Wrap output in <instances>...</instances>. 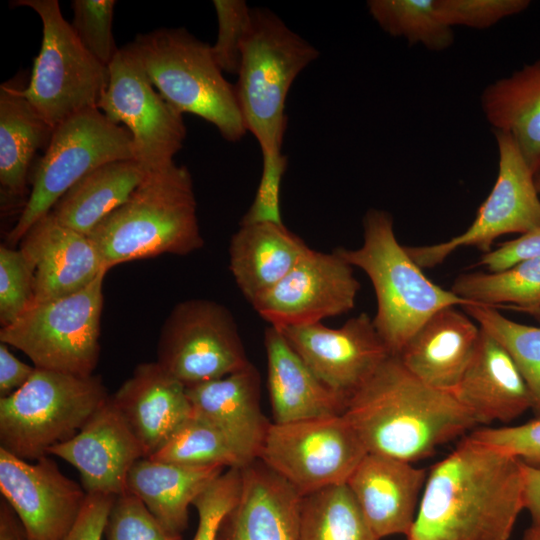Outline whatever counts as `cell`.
I'll return each instance as SVG.
<instances>
[{
  "label": "cell",
  "mask_w": 540,
  "mask_h": 540,
  "mask_svg": "<svg viewBox=\"0 0 540 540\" xmlns=\"http://www.w3.org/2000/svg\"><path fill=\"white\" fill-rule=\"evenodd\" d=\"M104 267L204 245L190 172L175 162L147 172L129 199L88 235Z\"/></svg>",
  "instance_id": "cell-4"
},
{
  "label": "cell",
  "mask_w": 540,
  "mask_h": 540,
  "mask_svg": "<svg viewBox=\"0 0 540 540\" xmlns=\"http://www.w3.org/2000/svg\"><path fill=\"white\" fill-rule=\"evenodd\" d=\"M107 272L76 293L34 303L13 323L1 327V343L22 351L35 368L92 376L100 355Z\"/></svg>",
  "instance_id": "cell-8"
},
{
  "label": "cell",
  "mask_w": 540,
  "mask_h": 540,
  "mask_svg": "<svg viewBox=\"0 0 540 540\" xmlns=\"http://www.w3.org/2000/svg\"><path fill=\"white\" fill-rule=\"evenodd\" d=\"M157 357L156 362L186 387L250 364L232 313L207 299L175 305L162 326Z\"/></svg>",
  "instance_id": "cell-12"
},
{
  "label": "cell",
  "mask_w": 540,
  "mask_h": 540,
  "mask_svg": "<svg viewBox=\"0 0 540 540\" xmlns=\"http://www.w3.org/2000/svg\"><path fill=\"white\" fill-rule=\"evenodd\" d=\"M342 415L368 453L410 463L477 425L451 392L419 380L397 355L388 356L349 396Z\"/></svg>",
  "instance_id": "cell-3"
},
{
  "label": "cell",
  "mask_w": 540,
  "mask_h": 540,
  "mask_svg": "<svg viewBox=\"0 0 540 540\" xmlns=\"http://www.w3.org/2000/svg\"><path fill=\"white\" fill-rule=\"evenodd\" d=\"M372 18L389 35L443 51L454 42L452 28L440 18L435 0H369Z\"/></svg>",
  "instance_id": "cell-34"
},
{
  "label": "cell",
  "mask_w": 540,
  "mask_h": 540,
  "mask_svg": "<svg viewBox=\"0 0 540 540\" xmlns=\"http://www.w3.org/2000/svg\"><path fill=\"white\" fill-rule=\"evenodd\" d=\"M111 398L146 458L158 452L193 415L186 386L158 362L139 364Z\"/></svg>",
  "instance_id": "cell-22"
},
{
  "label": "cell",
  "mask_w": 540,
  "mask_h": 540,
  "mask_svg": "<svg viewBox=\"0 0 540 540\" xmlns=\"http://www.w3.org/2000/svg\"><path fill=\"white\" fill-rule=\"evenodd\" d=\"M309 250L283 223L240 225L229 243V268L249 303L269 292Z\"/></svg>",
  "instance_id": "cell-27"
},
{
  "label": "cell",
  "mask_w": 540,
  "mask_h": 540,
  "mask_svg": "<svg viewBox=\"0 0 540 540\" xmlns=\"http://www.w3.org/2000/svg\"><path fill=\"white\" fill-rule=\"evenodd\" d=\"M462 307L510 355L529 389L531 410L540 418V327L512 321L493 307L480 304Z\"/></svg>",
  "instance_id": "cell-35"
},
{
  "label": "cell",
  "mask_w": 540,
  "mask_h": 540,
  "mask_svg": "<svg viewBox=\"0 0 540 540\" xmlns=\"http://www.w3.org/2000/svg\"><path fill=\"white\" fill-rule=\"evenodd\" d=\"M363 244L337 248L353 267L364 271L377 299L374 326L391 355H399L419 328L436 312L470 304L429 280L399 244L392 216L370 209L363 218Z\"/></svg>",
  "instance_id": "cell-5"
},
{
  "label": "cell",
  "mask_w": 540,
  "mask_h": 540,
  "mask_svg": "<svg viewBox=\"0 0 540 540\" xmlns=\"http://www.w3.org/2000/svg\"><path fill=\"white\" fill-rule=\"evenodd\" d=\"M451 393L477 424L508 423L532 409L529 389L514 361L481 328L472 360Z\"/></svg>",
  "instance_id": "cell-24"
},
{
  "label": "cell",
  "mask_w": 540,
  "mask_h": 540,
  "mask_svg": "<svg viewBox=\"0 0 540 540\" xmlns=\"http://www.w3.org/2000/svg\"><path fill=\"white\" fill-rule=\"evenodd\" d=\"M19 249L34 268V303L76 293L108 271L90 238L50 212L31 226Z\"/></svg>",
  "instance_id": "cell-19"
},
{
  "label": "cell",
  "mask_w": 540,
  "mask_h": 540,
  "mask_svg": "<svg viewBox=\"0 0 540 540\" xmlns=\"http://www.w3.org/2000/svg\"><path fill=\"white\" fill-rule=\"evenodd\" d=\"M303 495L255 459L241 468V489L217 540H299Z\"/></svg>",
  "instance_id": "cell-20"
},
{
  "label": "cell",
  "mask_w": 540,
  "mask_h": 540,
  "mask_svg": "<svg viewBox=\"0 0 540 540\" xmlns=\"http://www.w3.org/2000/svg\"><path fill=\"white\" fill-rule=\"evenodd\" d=\"M114 0H73V31L85 49L108 66L118 48L112 33Z\"/></svg>",
  "instance_id": "cell-38"
},
{
  "label": "cell",
  "mask_w": 540,
  "mask_h": 540,
  "mask_svg": "<svg viewBox=\"0 0 540 540\" xmlns=\"http://www.w3.org/2000/svg\"><path fill=\"white\" fill-rule=\"evenodd\" d=\"M299 540L379 539L345 483L303 495Z\"/></svg>",
  "instance_id": "cell-33"
},
{
  "label": "cell",
  "mask_w": 540,
  "mask_h": 540,
  "mask_svg": "<svg viewBox=\"0 0 540 540\" xmlns=\"http://www.w3.org/2000/svg\"><path fill=\"white\" fill-rule=\"evenodd\" d=\"M0 540H26L18 517L6 501L0 504Z\"/></svg>",
  "instance_id": "cell-48"
},
{
  "label": "cell",
  "mask_w": 540,
  "mask_h": 540,
  "mask_svg": "<svg viewBox=\"0 0 540 540\" xmlns=\"http://www.w3.org/2000/svg\"><path fill=\"white\" fill-rule=\"evenodd\" d=\"M499 152V170L495 184L477 211L473 223L448 241L423 246H405L408 255L421 268H433L453 251L475 246L491 251L494 240L502 235L526 234L540 228V198L534 173L512 135L492 130Z\"/></svg>",
  "instance_id": "cell-14"
},
{
  "label": "cell",
  "mask_w": 540,
  "mask_h": 540,
  "mask_svg": "<svg viewBox=\"0 0 540 540\" xmlns=\"http://www.w3.org/2000/svg\"><path fill=\"white\" fill-rule=\"evenodd\" d=\"M108 69L97 108L128 129L135 159L147 172L173 163L186 138L182 113L156 92L132 43L117 50Z\"/></svg>",
  "instance_id": "cell-13"
},
{
  "label": "cell",
  "mask_w": 540,
  "mask_h": 540,
  "mask_svg": "<svg viewBox=\"0 0 540 540\" xmlns=\"http://www.w3.org/2000/svg\"><path fill=\"white\" fill-rule=\"evenodd\" d=\"M149 80L175 109L214 125L229 142L247 133L235 85L223 76L208 43L184 28H160L132 42Z\"/></svg>",
  "instance_id": "cell-6"
},
{
  "label": "cell",
  "mask_w": 540,
  "mask_h": 540,
  "mask_svg": "<svg viewBox=\"0 0 540 540\" xmlns=\"http://www.w3.org/2000/svg\"><path fill=\"white\" fill-rule=\"evenodd\" d=\"M146 174L136 159L108 162L76 182L50 213L63 225L88 236L129 199Z\"/></svg>",
  "instance_id": "cell-30"
},
{
  "label": "cell",
  "mask_w": 540,
  "mask_h": 540,
  "mask_svg": "<svg viewBox=\"0 0 540 540\" xmlns=\"http://www.w3.org/2000/svg\"><path fill=\"white\" fill-rule=\"evenodd\" d=\"M34 268L23 252L0 247V322L7 326L34 304Z\"/></svg>",
  "instance_id": "cell-37"
},
{
  "label": "cell",
  "mask_w": 540,
  "mask_h": 540,
  "mask_svg": "<svg viewBox=\"0 0 540 540\" xmlns=\"http://www.w3.org/2000/svg\"><path fill=\"white\" fill-rule=\"evenodd\" d=\"M343 415L271 423L258 459L301 495L347 483L367 454Z\"/></svg>",
  "instance_id": "cell-11"
},
{
  "label": "cell",
  "mask_w": 540,
  "mask_h": 540,
  "mask_svg": "<svg viewBox=\"0 0 540 540\" xmlns=\"http://www.w3.org/2000/svg\"><path fill=\"white\" fill-rule=\"evenodd\" d=\"M524 509H527L532 525L540 526V469L523 463Z\"/></svg>",
  "instance_id": "cell-47"
},
{
  "label": "cell",
  "mask_w": 540,
  "mask_h": 540,
  "mask_svg": "<svg viewBox=\"0 0 540 540\" xmlns=\"http://www.w3.org/2000/svg\"><path fill=\"white\" fill-rule=\"evenodd\" d=\"M451 291L470 304L519 309L540 321V256L498 272L460 275Z\"/></svg>",
  "instance_id": "cell-32"
},
{
  "label": "cell",
  "mask_w": 540,
  "mask_h": 540,
  "mask_svg": "<svg viewBox=\"0 0 540 540\" xmlns=\"http://www.w3.org/2000/svg\"><path fill=\"white\" fill-rule=\"evenodd\" d=\"M35 367L16 358L7 345L0 343V398L9 396L32 376Z\"/></svg>",
  "instance_id": "cell-46"
},
{
  "label": "cell",
  "mask_w": 540,
  "mask_h": 540,
  "mask_svg": "<svg viewBox=\"0 0 540 540\" xmlns=\"http://www.w3.org/2000/svg\"><path fill=\"white\" fill-rule=\"evenodd\" d=\"M213 5L218 20L217 40L211 46L213 57L223 72L238 74L251 8L242 0H214Z\"/></svg>",
  "instance_id": "cell-40"
},
{
  "label": "cell",
  "mask_w": 540,
  "mask_h": 540,
  "mask_svg": "<svg viewBox=\"0 0 540 540\" xmlns=\"http://www.w3.org/2000/svg\"><path fill=\"white\" fill-rule=\"evenodd\" d=\"M276 329L326 386L347 399L391 355L367 313L340 328L318 322Z\"/></svg>",
  "instance_id": "cell-17"
},
{
  "label": "cell",
  "mask_w": 540,
  "mask_h": 540,
  "mask_svg": "<svg viewBox=\"0 0 540 540\" xmlns=\"http://www.w3.org/2000/svg\"><path fill=\"white\" fill-rule=\"evenodd\" d=\"M107 540H182L170 533L129 491L116 496L106 529Z\"/></svg>",
  "instance_id": "cell-39"
},
{
  "label": "cell",
  "mask_w": 540,
  "mask_h": 540,
  "mask_svg": "<svg viewBox=\"0 0 540 540\" xmlns=\"http://www.w3.org/2000/svg\"><path fill=\"white\" fill-rule=\"evenodd\" d=\"M441 20L450 28L486 29L500 20L521 13L528 0H435Z\"/></svg>",
  "instance_id": "cell-42"
},
{
  "label": "cell",
  "mask_w": 540,
  "mask_h": 540,
  "mask_svg": "<svg viewBox=\"0 0 540 540\" xmlns=\"http://www.w3.org/2000/svg\"><path fill=\"white\" fill-rule=\"evenodd\" d=\"M480 327L455 309L432 315L398 355L403 365L425 384L447 392L458 385L475 353Z\"/></svg>",
  "instance_id": "cell-25"
},
{
  "label": "cell",
  "mask_w": 540,
  "mask_h": 540,
  "mask_svg": "<svg viewBox=\"0 0 540 540\" xmlns=\"http://www.w3.org/2000/svg\"><path fill=\"white\" fill-rule=\"evenodd\" d=\"M150 459L190 466L242 468L248 462L215 427L192 415Z\"/></svg>",
  "instance_id": "cell-36"
},
{
  "label": "cell",
  "mask_w": 540,
  "mask_h": 540,
  "mask_svg": "<svg viewBox=\"0 0 540 540\" xmlns=\"http://www.w3.org/2000/svg\"><path fill=\"white\" fill-rule=\"evenodd\" d=\"M260 385L259 372L250 363L186 387L193 415L220 431L248 462L258 459L271 424L261 411Z\"/></svg>",
  "instance_id": "cell-23"
},
{
  "label": "cell",
  "mask_w": 540,
  "mask_h": 540,
  "mask_svg": "<svg viewBox=\"0 0 540 540\" xmlns=\"http://www.w3.org/2000/svg\"><path fill=\"white\" fill-rule=\"evenodd\" d=\"M22 90L9 82L0 86V184L12 196L25 191L34 157L53 133Z\"/></svg>",
  "instance_id": "cell-31"
},
{
  "label": "cell",
  "mask_w": 540,
  "mask_h": 540,
  "mask_svg": "<svg viewBox=\"0 0 540 540\" xmlns=\"http://www.w3.org/2000/svg\"><path fill=\"white\" fill-rule=\"evenodd\" d=\"M335 249L311 248L269 292L252 303L258 315L274 328L321 322L351 311L360 283Z\"/></svg>",
  "instance_id": "cell-15"
},
{
  "label": "cell",
  "mask_w": 540,
  "mask_h": 540,
  "mask_svg": "<svg viewBox=\"0 0 540 540\" xmlns=\"http://www.w3.org/2000/svg\"><path fill=\"white\" fill-rule=\"evenodd\" d=\"M540 256V228L501 243L484 253L479 262L488 272L502 271L521 260Z\"/></svg>",
  "instance_id": "cell-45"
},
{
  "label": "cell",
  "mask_w": 540,
  "mask_h": 540,
  "mask_svg": "<svg viewBox=\"0 0 540 540\" xmlns=\"http://www.w3.org/2000/svg\"><path fill=\"white\" fill-rule=\"evenodd\" d=\"M522 540H540V526L531 525L527 528Z\"/></svg>",
  "instance_id": "cell-49"
},
{
  "label": "cell",
  "mask_w": 540,
  "mask_h": 540,
  "mask_svg": "<svg viewBox=\"0 0 540 540\" xmlns=\"http://www.w3.org/2000/svg\"><path fill=\"white\" fill-rule=\"evenodd\" d=\"M470 436L540 469V418L515 426L480 428Z\"/></svg>",
  "instance_id": "cell-43"
},
{
  "label": "cell",
  "mask_w": 540,
  "mask_h": 540,
  "mask_svg": "<svg viewBox=\"0 0 540 540\" xmlns=\"http://www.w3.org/2000/svg\"><path fill=\"white\" fill-rule=\"evenodd\" d=\"M124 159H135L130 132L111 122L98 108L83 110L57 125L34 169L28 200L8 234L9 242H20L85 175L108 162Z\"/></svg>",
  "instance_id": "cell-10"
},
{
  "label": "cell",
  "mask_w": 540,
  "mask_h": 540,
  "mask_svg": "<svg viewBox=\"0 0 540 540\" xmlns=\"http://www.w3.org/2000/svg\"><path fill=\"white\" fill-rule=\"evenodd\" d=\"M99 376L80 377L35 368L30 379L0 398L1 448L38 460L74 437L109 398Z\"/></svg>",
  "instance_id": "cell-7"
},
{
  "label": "cell",
  "mask_w": 540,
  "mask_h": 540,
  "mask_svg": "<svg viewBox=\"0 0 540 540\" xmlns=\"http://www.w3.org/2000/svg\"><path fill=\"white\" fill-rule=\"evenodd\" d=\"M426 479V471L410 462L367 453L346 484L380 540L394 534L408 536Z\"/></svg>",
  "instance_id": "cell-21"
},
{
  "label": "cell",
  "mask_w": 540,
  "mask_h": 540,
  "mask_svg": "<svg viewBox=\"0 0 540 540\" xmlns=\"http://www.w3.org/2000/svg\"><path fill=\"white\" fill-rule=\"evenodd\" d=\"M523 509V462L469 435L430 469L407 540H509Z\"/></svg>",
  "instance_id": "cell-1"
},
{
  "label": "cell",
  "mask_w": 540,
  "mask_h": 540,
  "mask_svg": "<svg viewBox=\"0 0 540 540\" xmlns=\"http://www.w3.org/2000/svg\"><path fill=\"white\" fill-rule=\"evenodd\" d=\"M116 496L87 494L81 512L63 540H101Z\"/></svg>",
  "instance_id": "cell-44"
},
{
  "label": "cell",
  "mask_w": 540,
  "mask_h": 540,
  "mask_svg": "<svg viewBox=\"0 0 540 540\" xmlns=\"http://www.w3.org/2000/svg\"><path fill=\"white\" fill-rule=\"evenodd\" d=\"M267 386L273 423L342 415L347 398L326 386L290 347L280 331L264 333Z\"/></svg>",
  "instance_id": "cell-26"
},
{
  "label": "cell",
  "mask_w": 540,
  "mask_h": 540,
  "mask_svg": "<svg viewBox=\"0 0 540 540\" xmlns=\"http://www.w3.org/2000/svg\"><path fill=\"white\" fill-rule=\"evenodd\" d=\"M534 183H535L536 190L540 196V172L534 175Z\"/></svg>",
  "instance_id": "cell-50"
},
{
  "label": "cell",
  "mask_w": 540,
  "mask_h": 540,
  "mask_svg": "<svg viewBox=\"0 0 540 540\" xmlns=\"http://www.w3.org/2000/svg\"><path fill=\"white\" fill-rule=\"evenodd\" d=\"M80 474L87 494L118 496L127 491L132 466L146 458L144 450L111 396L71 439L48 450Z\"/></svg>",
  "instance_id": "cell-18"
},
{
  "label": "cell",
  "mask_w": 540,
  "mask_h": 540,
  "mask_svg": "<svg viewBox=\"0 0 540 540\" xmlns=\"http://www.w3.org/2000/svg\"><path fill=\"white\" fill-rule=\"evenodd\" d=\"M13 6L34 10L42 22L41 48L22 93L54 129L69 117L97 108L105 92L108 66L81 44L57 0H18Z\"/></svg>",
  "instance_id": "cell-9"
},
{
  "label": "cell",
  "mask_w": 540,
  "mask_h": 540,
  "mask_svg": "<svg viewBox=\"0 0 540 540\" xmlns=\"http://www.w3.org/2000/svg\"><path fill=\"white\" fill-rule=\"evenodd\" d=\"M480 104L492 130L510 133L533 173L540 172V59L488 84Z\"/></svg>",
  "instance_id": "cell-29"
},
{
  "label": "cell",
  "mask_w": 540,
  "mask_h": 540,
  "mask_svg": "<svg viewBox=\"0 0 540 540\" xmlns=\"http://www.w3.org/2000/svg\"><path fill=\"white\" fill-rule=\"evenodd\" d=\"M318 56V50L275 13L251 9L235 90L246 130L254 135L261 150L262 172L254 200L240 225L283 223L280 188L287 169L282 153L286 98L298 74Z\"/></svg>",
  "instance_id": "cell-2"
},
{
  "label": "cell",
  "mask_w": 540,
  "mask_h": 540,
  "mask_svg": "<svg viewBox=\"0 0 540 540\" xmlns=\"http://www.w3.org/2000/svg\"><path fill=\"white\" fill-rule=\"evenodd\" d=\"M0 491L26 540H63L87 497L48 455L29 463L1 447Z\"/></svg>",
  "instance_id": "cell-16"
},
{
  "label": "cell",
  "mask_w": 540,
  "mask_h": 540,
  "mask_svg": "<svg viewBox=\"0 0 540 540\" xmlns=\"http://www.w3.org/2000/svg\"><path fill=\"white\" fill-rule=\"evenodd\" d=\"M241 489V468H228L193 502L198 527L192 540H217L224 516L235 505Z\"/></svg>",
  "instance_id": "cell-41"
},
{
  "label": "cell",
  "mask_w": 540,
  "mask_h": 540,
  "mask_svg": "<svg viewBox=\"0 0 540 540\" xmlns=\"http://www.w3.org/2000/svg\"><path fill=\"white\" fill-rule=\"evenodd\" d=\"M226 469L141 458L130 469L126 487L165 529L182 536L188 526L189 506Z\"/></svg>",
  "instance_id": "cell-28"
}]
</instances>
